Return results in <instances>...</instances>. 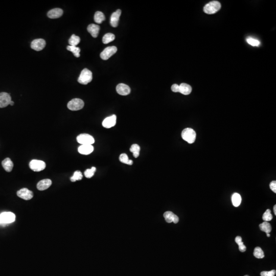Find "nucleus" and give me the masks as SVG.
Instances as JSON below:
<instances>
[{"mask_svg":"<svg viewBox=\"0 0 276 276\" xmlns=\"http://www.w3.org/2000/svg\"><path fill=\"white\" fill-rule=\"evenodd\" d=\"M116 91L119 94L126 96L129 94L130 93V89L127 85L124 83H120L116 87Z\"/></svg>","mask_w":276,"mask_h":276,"instance_id":"13","label":"nucleus"},{"mask_svg":"<svg viewBox=\"0 0 276 276\" xmlns=\"http://www.w3.org/2000/svg\"><path fill=\"white\" fill-rule=\"evenodd\" d=\"M52 185V181L50 179H44L39 181L37 184V188L40 191H43L49 188Z\"/></svg>","mask_w":276,"mask_h":276,"instance_id":"16","label":"nucleus"},{"mask_svg":"<svg viewBox=\"0 0 276 276\" xmlns=\"http://www.w3.org/2000/svg\"><path fill=\"white\" fill-rule=\"evenodd\" d=\"M84 102L82 99L75 98L69 101L67 103V107L69 110L75 111L82 109L84 107Z\"/></svg>","mask_w":276,"mask_h":276,"instance_id":"5","label":"nucleus"},{"mask_svg":"<svg viewBox=\"0 0 276 276\" xmlns=\"http://www.w3.org/2000/svg\"><path fill=\"white\" fill-rule=\"evenodd\" d=\"M235 242L238 244L239 246V249L241 252H245L246 251V248L244 245L243 242L242 241V238L240 236H237L235 238Z\"/></svg>","mask_w":276,"mask_h":276,"instance_id":"29","label":"nucleus"},{"mask_svg":"<svg viewBox=\"0 0 276 276\" xmlns=\"http://www.w3.org/2000/svg\"><path fill=\"white\" fill-rule=\"evenodd\" d=\"M254 256L258 259H262L264 257L263 251L260 247H256L254 251Z\"/></svg>","mask_w":276,"mask_h":276,"instance_id":"30","label":"nucleus"},{"mask_svg":"<svg viewBox=\"0 0 276 276\" xmlns=\"http://www.w3.org/2000/svg\"><path fill=\"white\" fill-rule=\"evenodd\" d=\"M270 187L271 189L273 191L274 193H276V181L273 180L270 183Z\"/></svg>","mask_w":276,"mask_h":276,"instance_id":"37","label":"nucleus"},{"mask_svg":"<svg viewBox=\"0 0 276 276\" xmlns=\"http://www.w3.org/2000/svg\"><path fill=\"white\" fill-rule=\"evenodd\" d=\"M115 38L114 35L113 33H108L104 35L102 38V42L104 44H108L113 42Z\"/></svg>","mask_w":276,"mask_h":276,"instance_id":"25","label":"nucleus"},{"mask_svg":"<svg viewBox=\"0 0 276 276\" xmlns=\"http://www.w3.org/2000/svg\"><path fill=\"white\" fill-rule=\"evenodd\" d=\"M221 8V4L216 1L209 2L205 6L204 11L205 13L212 14L217 13Z\"/></svg>","mask_w":276,"mask_h":276,"instance_id":"3","label":"nucleus"},{"mask_svg":"<svg viewBox=\"0 0 276 276\" xmlns=\"http://www.w3.org/2000/svg\"><path fill=\"white\" fill-rule=\"evenodd\" d=\"M119 160L120 161L123 163L127 165H132L133 164V161L129 160V157L125 154H121V155H120Z\"/></svg>","mask_w":276,"mask_h":276,"instance_id":"28","label":"nucleus"},{"mask_svg":"<svg viewBox=\"0 0 276 276\" xmlns=\"http://www.w3.org/2000/svg\"><path fill=\"white\" fill-rule=\"evenodd\" d=\"M46 166L44 161L41 160H33L29 163L30 169L34 171L39 172L45 169Z\"/></svg>","mask_w":276,"mask_h":276,"instance_id":"7","label":"nucleus"},{"mask_svg":"<svg viewBox=\"0 0 276 276\" xmlns=\"http://www.w3.org/2000/svg\"><path fill=\"white\" fill-rule=\"evenodd\" d=\"M273 215H271V211L270 209L266 210L262 216V219L265 221H271L273 219Z\"/></svg>","mask_w":276,"mask_h":276,"instance_id":"33","label":"nucleus"},{"mask_svg":"<svg viewBox=\"0 0 276 276\" xmlns=\"http://www.w3.org/2000/svg\"><path fill=\"white\" fill-rule=\"evenodd\" d=\"M105 16L101 11H97L94 16L95 22L98 24H101L102 22L105 20Z\"/></svg>","mask_w":276,"mask_h":276,"instance_id":"24","label":"nucleus"},{"mask_svg":"<svg viewBox=\"0 0 276 276\" xmlns=\"http://www.w3.org/2000/svg\"><path fill=\"white\" fill-rule=\"evenodd\" d=\"M130 151L133 154V157L135 158H137L140 154V147L136 144L132 145L130 148Z\"/></svg>","mask_w":276,"mask_h":276,"instance_id":"26","label":"nucleus"},{"mask_svg":"<svg viewBox=\"0 0 276 276\" xmlns=\"http://www.w3.org/2000/svg\"><path fill=\"white\" fill-rule=\"evenodd\" d=\"M67 49L69 51H71L72 52L74 56L76 57H80V49L79 48L77 47L76 46H72V45H69L67 48Z\"/></svg>","mask_w":276,"mask_h":276,"instance_id":"27","label":"nucleus"},{"mask_svg":"<svg viewBox=\"0 0 276 276\" xmlns=\"http://www.w3.org/2000/svg\"><path fill=\"white\" fill-rule=\"evenodd\" d=\"M117 117L113 114L105 118L102 122V125L106 129H110L116 124Z\"/></svg>","mask_w":276,"mask_h":276,"instance_id":"12","label":"nucleus"},{"mask_svg":"<svg viewBox=\"0 0 276 276\" xmlns=\"http://www.w3.org/2000/svg\"><path fill=\"white\" fill-rule=\"evenodd\" d=\"M117 48L115 46H111L106 48L100 54V57L103 60H107L112 55L116 53Z\"/></svg>","mask_w":276,"mask_h":276,"instance_id":"8","label":"nucleus"},{"mask_svg":"<svg viewBox=\"0 0 276 276\" xmlns=\"http://www.w3.org/2000/svg\"><path fill=\"white\" fill-rule=\"evenodd\" d=\"M121 10L118 9L111 14V20H110V24L112 27H116L118 26V23H119L120 16H121Z\"/></svg>","mask_w":276,"mask_h":276,"instance_id":"15","label":"nucleus"},{"mask_svg":"<svg viewBox=\"0 0 276 276\" xmlns=\"http://www.w3.org/2000/svg\"><path fill=\"white\" fill-rule=\"evenodd\" d=\"M248 44L252 46H258L260 45V42L258 40L252 38H249L246 39Z\"/></svg>","mask_w":276,"mask_h":276,"instance_id":"35","label":"nucleus"},{"mask_svg":"<svg viewBox=\"0 0 276 276\" xmlns=\"http://www.w3.org/2000/svg\"><path fill=\"white\" fill-rule=\"evenodd\" d=\"M83 176L82 173L80 171H76L74 172V174L73 176L71 177V182H75L77 180H81L82 179Z\"/></svg>","mask_w":276,"mask_h":276,"instance_id":"32","label":"nucleus"},{"mask_svg":"<svg viewBox=\"0 0 276 276\" xmlns=\"http://www.w3.org/2000/svg\"><path fill=\"white\" fill-rule=\"evenodd\" d=\"M9 105H11V106H13V105H14V102L13 101L11 100L10 102Z\"/></svg>","mask_w":276,"mask_h":276,"instance_id":"40","label":"nucleus"},{"mask_svg":"<svg viewBox=\"0 0 276 276\" xmlns=\"http://www.w3.org/2000/svg\"><path fill=\"white\" fill-rule=\"evenodd\" d=\"M45 41L42 38L34 39L32 42L31 44V47L32 49L36 51L42 50V49L45 47Z\"/></svg>","mask_w":276,"mask_h":276,"instance_id":"9","label":"nucleus"},{"mask_svg":"<svg viewBox=\"0 0 276 276\" xmlns=\"http://www.w3.org/2000/svg\"><path fill=\"white\" fill-rule=\"evenodd\" d=\"M179 86H180V93H182V94L187 95L190 94L191 92V86L187 83H182Z\"/></svg>","mask_w":276,"mask_h":276,"instance_id":"21","label":"nucleus"},{"mask_svg":"<svg viewBox=\"0 0 276 276\" xmlns=\"http://www.w3.org/2000/svg\"><path fill=\"white\" fill-rule=\"evenodd\" d=\"M77 141L82 145H92L95 142L93 136L86 133H82L78 136Z\"/></svg>","mask_w":276,"mask_h":276,"instance_id":"6","label":"nucleus"},{"mask_svg":"<svg viewBox=\"0 0 276 276\" xmlns=\"http://www.w3.org/2000/svg\"><path fill=\"white\" fill-rule=\"evenodd\" d=\"M259 227L261 231L266 233V234L270 233L271 231V225L267 221H264L259 225Z\"/></svg>","mask_w":276,"mask_h":276,"instance_id":"23","label":"nucleus"},{"mask_svg":"<svg viewBox=\"0 0 276 276\" xmlns=\"http://www.w3.org/2000/svg\"><path fill=\"white\" fill-rule=\"evenodd\" d=\"M63 14V10L60 8H54L48 13L47 16L50 19H57L61 17Z\"/></svg>","mask_w":276,"mask_h":276,"instance_id":"18","label":"nucleus"},{"mask_svg":"<svg viewBox=\"0 0 276 276\" xmlns=\"http://www.w3.org/2000/svg\"><path fill=\"white\" fill-rule=\"evenodd\" d=\"M267 236L268 237H270L271 236V235H270V233H268V234H267Z\"/></svg>","mask_w":276,"mask_h":276,"instance_id":"41","label":"nucleus"},{"mask_svg":"<svg viewBox=\"0 0 276 276\" xmlns=\"http://www.w3.org/2000/svg\"><path fill=\"white\" fill-rule=\"evenodd\" d=\"M274 215H276V205H275L274 206Z\"/></svg>","mask_w":276,"mask_h":276,"instance_id":"39","label":"nucleus"},{"mask_svg":"<svg viewBox=\"0 0 276 276\" xmlns=\"http://www.w3.org/2000/svg\"><path fill=\"white\" fill-rule=\"evenodd\" d=\"M245 276H248V275H245Z\"/></svg>","mask_w":276,"mask_h":276,"instance_id":"42","label":"nucleus"},{"mask_svg":"<svg viewBox=\"0 0 276 276\" xmlns=\"http://www.w3.org/2000/svg\"><path fill=\"white\" fill-rule=\"evenodd\" d=\"M276 270H271V271H263L260 273L261 276H274L276 275Z\"/></svg>","mask_w":276,"mask_h":276,"instance_id":"36","label":"nucleus"},{"mask_svg":"<svg viewBox=\"0 0 276 276\" xmlns=\"http://www.w3.org/2000/svg\"><path fill=\"white\" fill-rule=\"evenodd\" d=\"M232 202L234 207H238L241 202V197L239 193H235L232 196Z\"/></svg>","mask_w":276,"mask_h":276,"instance_id":"22","label":"nucleus"},{"mask_svg":"<svg viewBox=\"0 0 276 276\" xmlns=\"http://www.w3.org/2000/svg\"><path fill=\"white\" fill-rule=\"evenodd\" d=\"M78 151L82 154L88 155L94 151V147L92 145H82L79 147Z\"/></svg>","mask_w":276,"mask_h":276,"instance_id":"17","label":"nucleus"},{"mask_svg":"<svg viewBox=\"0 0 276 276\" xmlns=\"http://www.w3.org/2000/svg\"><path fill=\"white\" fill-rule=\"evenodd\" d=\"M11 101V98L9 94L5 92L0 93V108L7 107Z\"/></svg>","mask_w":276,"mask_h":276,"instance_id":"11","label":"nucleus"},{"mask_svg":"<svg viewBox=\"0 0 276 276\" xmlns=\"http://www.w3.org/2000/svg\"><path fill=\"white\" fill-rule=\"evenodd\" d=\"M17 196L25 200H30L33 197V193L31 191L27 188L21 189L17 192Z\"/></svg>","mask_w":276,"mask_h":276,"instance_id":"10","label":"nucleus"},{"mask_svg":"<svg viewBox=\"0 0 276 276\" xmlns=\"http://www.w3.org/2000/svg\"><path fill=\"white\" fill-rule=\"evenodd\" d=\"M164 217L167 223H171L172 222L174 223H177L179 221V218L177 215L171 211H167L164 214Z\"/></svg>","mask_w":276,"mask_h":276,"instance_id":"14","label":"nucleus"},{"mask_svg":"<svg viewBox=\"0 0 276 276\" xmlns=\"http://www.w3.org/2000/svg\"><path fill=\"white\" fill-rule=\"evenodd\" d=\"M171 90L175 93L180 92V86L177 84H174L171 86Z\"/></svg>","mask_w":276,"mask_h":276,"instance_id":"38","label":"nucleus"},{"mask_svg":"<svg viewBox=\"0 0 276 276\" xmlns=\"http://www.w3.org/2000/svg\"><path fill=\"white\" fill-rule=\"evenodd\" d=\"M196 133L193 129L186 128L182 132V137L183 140L187 142L189 144L194 142L196 139Z\"/></svg>","mask_w":276,"mask_h":276,"instance_id":"1","label":"nucleus"},{"mask_svg":"<svg viewBox=\"0 0 276 276\" xmlns=\"http://www.w3.org/2000/svg\"><path fill=\"white\" fill-rule=\"evenodd\" d=\"M2 166L7 172H11L13 167V163L10 158H7L2 161Z\"/></svg>","mask_w":276,"mask_h":276,"instance_id":"20","label":"nucleus"},{"mask_svg":"<svg viewBox=\"0 0 276 276\" xmlns=\"http://www.w3.org/2000/svg\"><path fill=\"white\" fill-rule=\"evenodd\" d=\"M16 220V215L13 212H4L0 214V224L6 225L13 223Z\"/></svg>","mask_w":276,"mask_h":276,"instance_id":"4","label":"nucleus"},{"mask_svg":"<svg viewBox=\"0 0 276 276\" xmlns=\"http://www.w3.org/2000/svg\"><path fill=\"white\" fill-rule=\"evenodd\" d=\"M87 30L93 38H96L97 37L99 34L100 27L99 26L95 24H90L88 26Z\"/></svg>","mask_w":276,"mask_h":276,"instance_id":"19","label":"nucleus"},{"mask_svg":"<svg viewBox=\"0 0 276 276\" xmlns=\"http://www.w3.org/2000/svg\"><path fill=\"white\" fill-rule=\"evenodd\" d=\"M93 79V74L91 71L88 69H84L82 71L78 82L82 85H87Z\"/></svg>","mask_w":276,"mask_h":276,"instance_id":"2","label":"nucleus"},{"mask_svg":"<svg viewBox=\"0 0 276 276\" xmlns=\"http://www.w3.org/2000/svg\"><path fill=\"white\" fill-rule=\"evenodd\" d=\"M80 42V38L75 34H73L69 40V44L72 46H76Z\"/></svg>","mask_w":276,"mask_h":276,"instance_id":"31","label":"nucleus"},{"mask_svg":"<svg viewBox=\"0 0 276 276\" xmlns=\"http://www.w3.org/2000/svg\"><path fill=\"white\" fill-rule=\"evenodd\" d=\"M96 171V168L95 167H92L91 169H86L85 172V176L86 178H91L92 177Z\"/></svg>","mask_w":276,"mask_h":276,"instance_id":"34","label":"nucleus"}]
</instances>
